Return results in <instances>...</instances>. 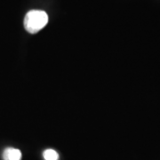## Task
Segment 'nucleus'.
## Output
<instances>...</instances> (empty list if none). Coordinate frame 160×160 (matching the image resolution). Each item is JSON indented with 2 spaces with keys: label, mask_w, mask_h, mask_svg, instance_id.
<instances>
[{
  "label": "nucleus",
  "mask_w": 160,
  "mask_h": 160,
  "mask_svg": "<svg viewBox=\"0 0 160 160\" xmlns=\"http://www.w3.org/2000/svg\"><path fill=\"white\" fill-rule=\"evenodd\" d=\"M24 28L30 33L36 34L48 23V15L45 11L31 10L27 12L24 18Z\"/></svg>",
  "instance_id": "1"
},
{
  "label": "nucleus",
  "mask_w": 160,
  "mask_h": 160,
  "mask_svg": "<svg viewBox=\"0 0 160 160\" xmlns=\"http://www.w3.org/2000/svg\"><path fill=\"white\" fill-rule=\"evenodd\" d=\"M4 160H22V152L18 149L7 148L3 153Z\"/></svg>",
  "instance_id": "2"
},
{
  "label": "nucleus",
  "mask_w": 160,
  "mask_h": 160,
  "mask_svg": "<svg viewBox=\"0 0 160 160\" xmlns=\"http://www.w3.org/2000/svg\"><path fill=\"white\" fill-rule=\"evenodd\" d=\"M43 157L45 160H58L59 155L54 149H46L43 152Z\"/></svg>",
  "instance_id": "3"
}]
</instances>
